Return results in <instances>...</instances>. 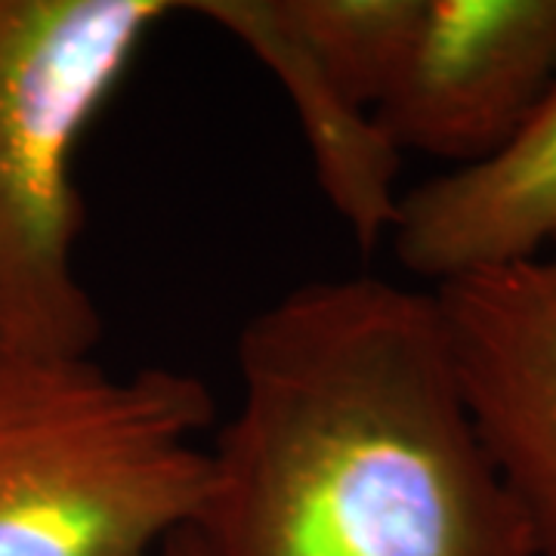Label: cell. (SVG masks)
I'll return each mask as SVG.
<instances>
[{
  "instance_id": "obj_1",
  "label": "cell",
  "mask_w": 556,
  "mask_h": 556,
  "mask_svg": "<svg viewBox=\"0 0 556 556\" xmlns=\"http://www.w3.org/2000/svg\"><path fill=\"white\" fill-rule=\"evenodd\" d=\"M199 556H538L430 288L316 278L241 328Z\"/></svg>"
},
{
  "instance_id": "obj_2",
  "label": "cell",
  "mask_w": 556,
  "mask_h": 556,
  "mask_svg": "<svg viewBox=\"0 0 556 556\" xmlns=\"http://www.w3.org/2000/svg\"><path fill=\"white\" fill-rule=\"evenodd\" d=\"M214 417L182 368L0 356V556H159L199 519Z\"/></svg>"
},
{
  "instance_id": "obj_3",
  "label": "cell",
  "mask_w": 556,
  "mask_h": 556,
  "mask_svg": "<svg viewBox=\"0 0 556 556\" xmlns=\"http://www.w3.org/2000/svg\"><path fill=\"white\" fill-rule=\"evenodd\" d=\"M182 10L174 0H0V356H93L75 266L80 139Z\"/></svg>"
},
{
  "instance_id": "obj_4",
  "label": "cell",
  "mask_w": 556,
  "mask_h": 556,
  "mask_svg": "<svg viewBox=\"0 0 556 556\" xmlns=\"http://www.w3.org/2000/svg\"><path fill=\"white\" fill-rule=\"evenodd\" d=\"M556 87V0H420L378 121L448 170L492 159Z\"/></svg>"
},
{
  "instance_id": "obj_5",
  "label": "cell",
  "mask_w": 556,
  "mask_h": 556,
  "mask_svg": "<svg viewBox=\"0 0 556 556\" xmlns=\"http://www.w3.org/2000/svg\"><path fill=\"white\" fill-rule=\"evenodd\" d=\"M479 437L556 556V241L541 254L430 288Z\"/></svg>"
},
{
  "instance_id": "obj_6",
  "label": "cell",
  "mask_w": 556,
  "mask_h": 556,
  "mask_svg": "<svg viewBox=\"0 0 556 556\" xmlns=\"http://www.w3.org/2000/svg\"><path fill=\"white\" fill-rule=\"evenodd\" d=\"M399 266L430 288L529 260L556 241V87L492 159L405 189Z\"/></svg>"
},
{
  "instance_id": "obj_7",
  "label": "cell",
  "mask_w": 556,
  "mask_h": 556,
  "mask_svg": "<svg viewBox=\"0 0 556 556\" xmlns=\"http://www.w3.org/2000/svg\"><path fill=\"white\" fill-rule=\"evenodd\" d=\"M254 56L278 80L294 109L313 174L331 211L371 251L390 239L399 217L402 149L378 112L353 100L281 20L276 0H192L182 3Z\"/></svg>"
},
{
  "instance_id": "obj_8",
  "label": "cell",
  "mask_w": 556,
  "mask_h": 556,
  "mask_svg": "<svg viewBox=\"0 0 556 556\" xmlns=\"http://www.w3.org/2000/svg\"><path fill=\"white\" fill-rule=\"evenodd\" d=\"M313 60L362 105L390 93L415 35L420 0H276Z\"/></svg>"
},
{
  "instance_id": "obj_9",
  "label": "cell",
  "mask_w": 556,
  "mask_h": 556,
  "mask_svg": "<svg viewBox=\"0 0 556 556\" xmlns=\"http://www.w3.org/2000/svg\"><path fill=\"white\" fill-rule=\"evenodd\" d=\"M159 556H199L195 538H192V532H182V535L174 538V541H170Z\"/></svg>"
}]
</instances>
